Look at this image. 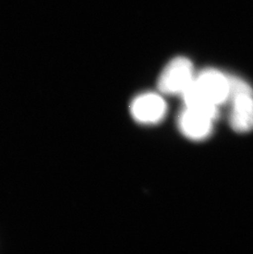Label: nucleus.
Here are the masks:
<instances>
[{
    "mask_svg": "<svg viewBox=\"0 0 253 254\" xmlns=\"http://www.w3.org/2000/svg\"><path fill=\"white\" fill-rule=\"evenodd\" d=\"M182 96L188 107H219L230 97L229 77L217 70H204L195 77L191 86Z\"/></svg>",
    "mask_w": 253,
    "mask_h": 254,
    "instance_id": "obj_1",
    "label": "nucleus"
},
{
    "mask_svg": "<svg viewBox=\"0 0 253 254\" xmlns=\"http://www.w3.org/2000/svg\"><path fill=\"white\" fill-rule=\"evenodd\" d=\"M191 61L184 57L171 60L160 73L158 88L167 95H183L195 78Z\"/></svg>",
    "mask_w": 253,
    "mask_h": 254,
    "instance_id": "obj_2",
    "label": "nucleus"
},
{
    "mask_svg": "<svg viewBox=\"0 0 253 254\" xmlns=\"http://www.w3.org/2000/svg\"><path fill=\"white\" fill-rule=\"evenodd\" d=\"M130 112L136 122L155 125L162 121L167 113L165 100L157 94H141L131 101Z\"/></svg>",
    "mask_w": 253,
    "mask_h": 254,
    "instance_id": "obj_3",
    "label": "nucleus"
},
{
    "mask_svg": "<svg viewBox=\"0 0 253 254\" xmlns=\"http://www.w3.org/2000/svg\"><path fill=\"white\" fill-rule=\"evenodd\" d=\"M214 121L207 115L185 107L179 115L178 123L185 137L193 141H203L212 133Z\"/></svg>",
    "mask_w": 253,
    "mask_h": 254,
    "instance_id": "obj_4",
    "label": "nucleus"
},
{
    "mask_svg": "<svg viewBox=\"0 0 253 254\" xmlns=\"http://www.w3.org/2000/svg\"><path fill=\"white\" fill-rule=\"evenodd\" d=\"M232 100L229 123L232 128L238 132L253 130V94H243Z\"/></svg>",
    "mask_w": 253,
    "mask_h": 254,
    "instance_id": "obj_5",
    "label": "nucleus"
}]
</instances>
